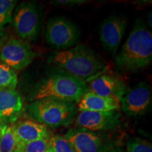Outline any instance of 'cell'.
<instances>
[{"label": "cell", "mask_w": 152, "mask_h": 152, "mask_svg": "<svg viewBox=\"0 0 152 152\" xmlns=\"http://www.w3.org/2000/svg\"><path fill=\"white\" fill-rule=\"evenodd\" d=\"M47 61L85 83L104 73L107 68L103 58L86 45L53 52Z\"/></svg>", "instance_id": "obj_1"}, {"label": "cell", "mask_w": 152, "mask_h": 152, "mask_svg": "<svg viewBox=\"0 0 152 152\" xmlns=\"http://www.w3.org/2000/svg\"><path fill=\"white\" fill-rule=\"evenodd\" d=\"M88 91L87 83L82 80L55 68L37 82L30 93L31 101L54 98L78 103Z\"/></svg>", "instance_id": "obj_2"}, {"label": "cell", "mask_w": 152, "mask_h": 152, "mask_svg": "<svg viewBox=\"0 0 152 152\" xmlns=\"http://www.w3.org/2000/svg\"><path fill=\"white\" fill-rule=\"evenodd\" d=\"M152 60L151 32L141 18L136 20L121 52L115 57L117 68L123 72H138Z\"/></svg>", "instance_id": "obj_3"}, {"label": "cell", "mask_w": 152, "mask_h": 152, "mask_svg": "<svg viewBox=\"0 0 152 152\" xmlns=\"http://www.w3.org/2000/svg\"><path fill=\"white\" fill-rule=\"evenodd\" d=\"M27 110L36 122L52 128L71 125L77 114L75 103L54 98L33 101Z\"/></svg>", "instance_id": "obj_4"}, {"label": "cell", "mask_w": 152, "mask_h": 152, "mask_svg": "<svg viewBox=\"0 0 152 152\" xmlns=\"http://www.w3.org/2000/svg\"><path fill=\"white\" fill-rule=\"evenodd\" d=\"M80 36L77 26L66 17H52L47 23L45 40L53 48L61 51L70 49L78 43Z\"/></svg>", "instance_id": "obj_5"}, {"label": "cell", "mask_w": 152, "mask_h": 152, "mask_svg": "<svg viewBox=\"0 0 152 152\" xmlns=\"http://www.w3.org/2000/svg\"><path fill=\"white\" fill-rule=\"evenodd\" d=\"M64 137L75 152H108L115 145L109 134L80 128L69 129Z\"/></svg>", "instance_id": "obj_6"}, {"label": "cell", "mask_w": 152, "mask_h": 152, "mask_svg": "<svg viewBox=\"0 0 152 152\" xmlns=\"http://www.w3.org/2000/svg\"><path fill=\"white\" fill-rule=\"evenodd\" d=\"M14 26L18 35L23 40H33L39 30V13L35 1L22 2L14 14Z\"/></svg>", "instance_id": "obj_7"}, {"label": "cell", "mask_w": 152, "mask_h": 152, "mask_svg": "<svg viewBox=\"0 0 152 152\" xmlns=\"http://www.w3.org/2000/svg\"><path fill=\"white\" fill-rule=\"evenodd\" d=\"M36 53L22 39L12 38L5 42L0 49L1 62L14 70H22L29 66L35 58Z\"/></svg>", "instance_id": "obj_8"}, {"label": "cell", "mask_w": 152, "mask_h": 152, "mask_svg": "<svg viewBox=\"0 0 152 152\" xmlns=\"http://www.w3.org/2000/svg\"><path fill=\"white\" fill-rule=\"evenodd\" d=\"M126 16L122 14L110 15L99 26V39L102 46L114 56L116 54L127 28Z\"/></svg>", "instance_id": "obj_9"}, {"label": "cell", "mask_w": 152, "mask_h": 152, "mask_svg": "<svg viewBox=\"0 0 152 152\" xmlns=\"http://www.w3.org/2000/svg\"><path fill=\"white\" fill-rule=\"evenodd\" d=\"M120 102L121 110L128 115H143L149 111L151 104V86L147 82H141L127 90Z\"/></svg>", "instance_id": "obj_10"}, {"label": "cell", "mask_w": 152, "mask_h": 152, "mask_svg": "<svg viewBox=\"0 0 152 152\" xmlns=\"http://www.w3.org/2000/svg\"><path fill=\"white\" fill-rule=\"evenodd\" d=\"M75 121L77 128L103 132L116 128L121 122V115L118 111H81L76 115Z\"/></svg>", "instance_id": "obj_11"}, {"label": "cell", "mask_w": 152, "mask_h": 152, "mask_svg": "<svg viewBox=\"0 0 152 152\" xmlns=\"http://www.w3.org/2000/svg\"><path fill=\"white\" fill-rule=\"evenodd\" d=\"M89 83L88 90L94 94L119 100L128 90L122 79L109 74H102Z\"/></svg>", "instance_id": "obj_12"}, {"label": "cell", "mask_w": 152, "mask_h": 152, "mask_svg": "<svg viewBox=\"0 0 152 152\" xmlns=\"http://www.w3.org/2000/svg\"><path fill=\"white\" fill-rule=\"evenodd\" d=\"M12 128L17 145L43 139H49L52 136L47 126L36 121H20L14 125Z\"/></svg>", "instance_id": "obj_13"}, {"label": "cell", "mask_w": 152, "mask_h": 152, "mask_svg": "<svg viewBox=\"0 0 152 152\" xmlns=\"http://www.w3.org/2000/svg\"><path fill=\"white\" fill-rule=\"evenodd\" d=\"M120 109L121 102L118 99L99 96L89 90L77 103L79 111H112Z\"/></svg>", "instance_id": "obj_14"}, {"label": "cell", "mask_w": 152, "mask_h": 152, "mask_svg": "<svg viewBox=\"0 0 152 152\" xmlns=\"http://www.w3.org/2000/svg\"><path fill=\"white\" fill-rule=\"evenodd\" d=\"M23 109V102L15 89L0 90V119L4 122L13 121Z\"/></svg>", "instance_id": "obj_15"}, {"label": "cell", "mask_w": 152, "mask_h": 152, "mask_svg": "<svg viewBox=\"0 0 152 152\" xmlns=\"http://www.w3.org/2000/svg\"><path fill=\"white\" fill-rule=\"evenodd\" d=\"M18 83L17 73L13 68L0 61V90L15 89Z\"/></svg>", "instance_id": "obj_16"}, {"label": "cell", "mask_w": 152, "mask_h": 152, "mask_svg": "<svg viewBox=\"0 0 152 152\" xmlns=\"http://www.w3.org/2000/svg\"><path fill=\"white\" fill-rule=\"evenodd\" d=\"M49 147L53 152H75L69 141L61 134L51 136L49 140Z\"/></svg>", "instance_id": "obj_17"}, {"label": "cell", "mask_w": 152, "mask_h": 152, "mask_svg": "<svg viewBox=\"0 0 152 152\" xmlns=\"http://www.w3.org/2000/svg\"><path fill=\"white\" fill-rule=\"evenodd\" d=\"M17 142L12 127L7 126L0 136V152H14Z\"/></svg>", "instance_id": "obj_18"}, {"label": "cell", "mask_w": 152, "mask_h": 152, "mask_svg": "<svg viewBox=\"0 0 152 152\" xmlns=\"http://www.w3.org/2000/svg\"><path fill=\"white\" fill-rule=\"evenodd\" d=\"M16 3L14 0H0V30L11 22Z\"/></svg>", "instance_id": "obj_19"}, {"label": "cell", "mask_w": 152, "mask_h": 152, "mask_svg": "<svg viewBox=\"0 0 152 152\" xmlns=\"http://www.w3.org/2000/svg\"><path fill=\"white\" fill-rule=\"evenodd\" d=\"M49 140L43 139L28 143L18 144L17 148L22 152H47L49 149Z\"/></svg>", "instance_id": "obj_20"}, {"label": "cell", "mask_w": 152, "mask_h": 152, "mask_svg": "<svg viewBox=\"0 0 152 152\" xmlns=\"http://www.w3.org/2000/svg\"><path fill=\"white\" fill-rule=\"evenodd\" d=\"M128 152H152L151 142L141 138L134 137L128 140L127 144Z\"/></svg>", "instance_id": "obj_21"}, {"label": "cell", "mask_w": 152, "mask_h": 152, "mask_svg": "<svg viewBox=\"0 0 152 152\" xmlns=\"http://www.w3.org/2000/svg\"><path fill=\"white\" fill-rule=\"evenodd\" d=\"M51 2L56 5L73 7V6L85 4L88 2V1H86V0H54V1H52Z\"/></svg>", "instance_id": "obj_22"}, {"label": "cell", "mask_w": 152, "mask_h": 152, "mask_svg": "<svg viewBox=\"0 0 152 152\" xmlns=\"http://www.w3.org/2000/svg\"><path fill=\"white\" fill-rule=\"evenodd\" d=\"M7 125H6V123L0 119V136L2 134V133L4 132V131L6 128H7Z\"/></svg>", "instance_id": "obj_23"}, {"label": "cell", "mask_w": 152, "mask_h": 152, "mask_svg": "<svg viewBox=\"0 0 152 152\" xmlns=\"http://www.w3.org/2000/svg\"><path fill=\"white\" fill-rule=\"evenodd\" d=\"M108 152H123V151L122 149H117V148H113V149H111L109 151H108Z\"/></svg>", "instance_id": "obj_24"}, {"label": "cell", "mask_w": 152, "mask_h": 152, "mask_svg": "<svg viewBox=\"0 0 152 152\" xmlns=\"http://www.w3.org/2000/svg\"><path fill=\"white\" fill-rule=\"evenodd\" d=\"M148 21H149V26H150V28H151V12H150V14H149Z\"/></svg>", "instance_id": "obj_25"}, {"label": "cell", "mask_w": 152, "mask_h": 152, "mask_svg": "<svg viewBox=\"0 0 152 152\" xmlns=\"http://www.w3.org/2000/svg\"><path fill=\"white\" fill-rule=\"evenodd\" d=\"M14 152H22L21 151H20V149H18V148H17L16 147V150H15V151H14Z\"/></svg>", "instance_id": "obj_26"}, {"label": "cell", "mask_w": 152, "mask_h": 152, "mask_svg": "<svg viewBox=\"0 0 152 152\" xmlns=\"http://www.w3.org/2000/svg\"><path fill=\"white\" fill-rule=\"evenodd\" d=\"M47 152H53L52 151V150H50V149H49L48 150V151H47Z\"/></svg>", "instance_id": "obj_27"}]
</instances>
